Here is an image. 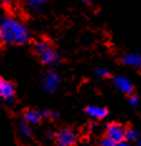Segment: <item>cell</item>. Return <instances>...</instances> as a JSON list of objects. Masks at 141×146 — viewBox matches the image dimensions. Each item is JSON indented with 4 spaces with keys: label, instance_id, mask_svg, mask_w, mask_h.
Returning a JSON list of instances; mask_svg holds the SVG:
<instances>
[{
    "label": "cell",
    "instance_id": "e0dca14e",
    "mask_svg": "<svg viewBox=\"0 0 141 146\" xmlns=\"http://www.w3.org/2000/svg\"><path fill=\"white\" fill-rule=\"evenodd\" d=\"M117 146H134V145H131V144H128V142H121V144H117Z\"/></svg>",
    "mask_w": 141,
    "mask_h": 146
},
{
    "label": "cell",
    "instance_id": "ac0fdd59",
    "mask_svg": "<svg viewBox=\"0 0 141 146\" xmlns=\"http://www.w3.org/2000/svg\"><path fill=\"white\" fill-rule=\"evenodd\" d=\"M139 146H141V141H139Z\"/></svg>",
    "mask_w": 141,
    "mask_h": 146
},
{
    "label": "cell",
    "instance_id": "2e32d148",
    "mask_svg": "<svg viewBox=\"0 0 141 146\" xmlns=\"http://www.w3.org/2000/svg\"><path fill=\"white\" fill-rule=\"evenodd\" d=\"M128 101L132 106H136L137 105V97L136 96H130V98H128Z\"/></svg>",
    "mask_w": 141,
    "mask_h": 146
},
{
    "label": "cell",
    "instance_id": "ba28073f",
    "mask_svg": "<svg viewBox=\"0 0 141 146\" xmlns=\"http://www.w3.org/2000/svg\"><path fill=\"white\" fill-rule=\"evenodd\" d=\"M121 62L124 64L132 66V67H141V56L139 53H128L125 54L121 58Z\"/></svg>",
    "mask_w": 141,
    "mask_h": 146
},
{
    "label": "cell",
    "instance_id": "8fae6325",
    "mask_svg": "<svg viewBox=\"0 0 141 146\" xmlns=\"http://www.w3.org/2000/svg\"><path fill=\"white\" fill-rule=\"evenodd\" d=\"M19 130H20L21 135L27 136V137H32V130H30V126L27 121H21L19 123Z\"/></svg>",
    "mask_w": 141,
    "mask_h": 146
},
{
    "label": "cell",
    "instance_id": "3957f363",
    "mask_svg": "<svg viewBox=\"0 0 141 146\" xmlns=\"http://www.w3.org/2000/svg\"><path fill=\"white\" fill-rule=\"evenodd\" d=\"M106 137L111 139L116 144H121L126 139V129L120 123H108L106 127Z\"/></svg>",
    "mask_w": 141,
    "mask_h": 146
},
{
    "label": "cell",
    "instance_id": "52a82bcc",
    "mask_svg": "<svg viewBox=\"0 0 141 146\" xmlns=\"http://www.w3.org/2000/svg\"><path fill=\"white\" fill-rule=\"evenodd\" d=\"M115 84L121 92L124 93H127V95H131L132 93V90H134V86L127 78L125 77H116L115 78Z\"/></svg>",
    "mask_w": 141,
    "mask_h": 146
},
{
    "label": "cell",
    "instance_id": "277c9868",
    "mask_svg": "<svg viewBox=\"0 0 141 146\" xmlns=\"http://www.w3.org/2000/svg\"><path fill=\"white\" fill-rule=\"evenodd\" d=\"M56 142L58 146H73L77 141V136L73 130L68 129H62L56 133Z\"/></svg>",
    "mask_w": 141,
    "mask_h": 146
},
{
    "label": "cell",
    "instance_id": "4fadbf2b",
    "mask_svg": "<svg viewBox=\"0 0 141 146\" xmlns=\"http://www.w3.org/2000/svg\"><path fill=\"white\" fill-rule=\"evenodd\" d=\"M98 146H117V144H116V142H113L111 139L103 137V139H101Z\"/></svg>",
    "mask_w": 141,
    "mask_h": 146
},
{
    "label": "cell",
    "instance_id": "30bf717a",
    "mask_svg": "<svg viewBox=\"0 0 141 146\" xmlns=\"http://www.w3.org/2000/svg\"><path fill=\"white\" fill-rule=\"evenodd\" d=\"M24 118L28 123H34V125H38L42 120V116L39 113V111H35V110H27L24 112Z\"/></svg>",
    "mask_w": 141,
    "mask_h": 146
},
{
    "label": "cell",
    "instance_id": "5bb4252c",
    "mask_svg": "<svg viewBox=\"0 0 141 146\" xmlns=\"http://www.w3.org/2000/svg\"><path fill=\"white\" fill-rule=\"evenodd\" d=\"M94 73H96L98 77H103V78L108 77V76H110V71H108V69H96Z\"/></svg>",
    "mask_w": 141,
    "mask_h": 146
},
{
    "label": "cell",
    "instance_id": "9c48e42d",
    "mask_svg": "<svg viewBox=\"0 0 141 146\" xmlns=\"http://www.w3.org/2000/svg\"><path fill=\"white\" fill-rule=\"evenodd\" d=\"M86 113L94 118H103L107 115V110L103 107H98V106H88L86 108Z\"/></svg>",
    "mask_w": 141,
    "mask_h": 146
},
{
    "label": "cell",
    "instance_id": "8992f818",
    "mask_svg": "<svg viewBox=\"0 0 141 146\" xmlns=\"http://www.w3.org/2000/svg\"><path fill=\"white\" fill-rule=\"evenodd\" d=\"M0 95L7 103H11L15 95V86L10 81L1 80L0 81Z\"/></svg>",
    "mask_w": 141,
    "mask_h": 146
},
{
    "label": "cell",
    "instance_id": "9a60e30c",
    "mask_svg": "<svg viewBox=\"0 0 141 146\" xmlns=\"http://www.w3.org/2000/svg\"><path fill=\"white\" fill-rule=\"evenodd\" d=\"M43 4H44V1H42V0H32V1H29V7L32 8H41Z\"/></svg>",
    "mask_w": 141,
    "mask_h": 146
},
{
    "label": "cell",
    "instance_id": "5b68a950",
    "mask_svg": "<svg viewBox=\"0 0 141 146\" xmlns=\"http://www.w3.org/2000/svg\"><path fill=\"white\" fill-rule=\"evenodd\" d=\"M59 82H61L59 76H58L56 72L49 71L45 73L44 77H43L42 86L45 91H48V92H53V91L57 90L58 86H59Z\"/></svg>",
    "mask_w": 141,
    "mask_h": 146
},
{
    "label": "cell",
    "instance_id": "7c38bea8",
    "mask_svg": "<svg viewBox=\"0 0 141 146\" xmlns=\"http://www.w3.org/2000/svg\"><path fill=\"white\" fill-rule=\"evenodd\" d=\"M139 137V135H137V131L132 127H128L126 129V140L128 141H135V140H137Z\"/></svg>",
    "mask_w": 141,
    "mask_h": 146
},
{
    "label": "cell",
    "instance_id": "6da1fadb",
    "mask_svg": "<svg viewBox=\"0 0 141 146\" xmlns=\"http://www.w3.org/2000/svg\"><path fill=\"white\" fill-rule=\"evenodd\" d=\"M1 42L7 44H24L29 39V32L23 23L10 17H5L0 27Z\"/></svg>",
    "mask_w": 141,
    "mask_h": 146
},
{
    "label": "cell",
    "instance_id": "7a4b0ae2",
    "mask_svg": "<svg viewBox=\"0 0 141 146\" xmlns=\"http://www.w3.org/2000/svg\"><path fill=\"white\" fill-rule=\"evenodd\" d=\"M34 52L38 54L41 62L44 63V64L54 66L59 60V57H58L56 49L47 40H37L34 43Z\"/></svg>",
    "mask_w": 141,
    "mask_h": 146
}]
</instances>
